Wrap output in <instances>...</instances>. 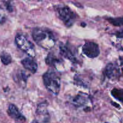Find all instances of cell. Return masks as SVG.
I'll list each match as a JSON object with an SVG mask.
<instances>
[{"label":"cell","instance_id":"obj_2","mask_svg":"<svg viewBox=\"0 0 123 123\" xmlns=\"http://www.w3.org/2000/svg\"><path fill=\"white\" fill-rule=\"evenodd\" d=\"M44 86L47 90L54 95H58L61 87V78L55 71H47L43 75Z\"/></svg>","mask_w":123,"mask_h":123},{"label":"cell","instance_id":"obj_7","mask_svg":"<svg viewBox=\"0 0 123 123\" xmlns=\"http://www.w3.org/2000/svg\"><path fill=\"white\" fill-rule=\"evenodd\" d=\"M60 52L63 57L68 59L72 62H78L76 56L70 48L64 43H61L60 44Z\"/></svg>","mask_w":123,"mask_h":123},{"label":"cell","instance_id":"obj_12","mask_svg":"<svg viewBox=\"0 0 123 123\" xmlns=\"http://www.w3.org/2000/svg\"><path fill=\"white\" fill-rule=\"evenodd\" d=\"M88 101V97L86 95L79 94L73 98L72 103L76 106H82L86 105Z\"/></svg>","mask_w":123,"mask_h":123},{"label":"cell","instance_id":"obj_9","mask_svg":"<svg viewBox=\"0 0 123 123\" xmlns=\"http://www.w3.org/2000/svg\"><path fill=\"white\" fill-rule=\"evenodd\" d=\"M105 73L106 76L108 77L109 79H114L118 76L119 71L114 64L109 63L105 67Z\"/></svg>","mask_w":123,"mask_h":123},{"label":"cell","instance_id":"obj_1","mask_svg":"<svg viewBox=\"0 0 123 123\" xmlns=\"http://www.w3.org/2000/svg\"><path fill=\"white\" fill-rule=\"evenodd\" d=\"M34 41L39 46L45 49H50L55 46L56 40L52 31L48 29L35 28L31 32Z\"/></svg>","mask_w":123,"mask_h":123},{"label":"cell","instance_id":"obj_6","mask_svg":"<svg viewBox=\"0 0 123 123\" xmlns=\"http://www.w3.org/2000/svg\"><path fill=\"white\" fill-rule=\"evenodd\" d=\"M8 115L16 121V123H24L25 122V117L20 113L18 108L13 104H10L7 110Z\"/></svg>","mask_w":123,"mask_h":123},{"label":"cell","instance_id":"obj_14","mask_svg":"<svg viewBox=\"0 0 123 123\" xmlns=\"http://www.w3.org/2000/svg\"><path fill=\"white\" fill-rule=\"evenodd\" d=\"M111 94L113 97H115L116 99L123 103V90L120 89L114 88L112 90Z\"/></svg>","mask_w":123,"mask_h":123},{"label":"cell","instance_id":"obj_11","mask_svg":"<svg viewBox=\"0 0 123 123\" xmlns=\"http://www.w3.org/2000/svg\"><path fill=\"white\" fill-rule=\"evenodd\" d=\"M36 114L38 116L43 117L44 119L48 118L49 117L48 109H47V104L46 103H41L37 106Z\"/></svg>","mask_w":123,"mask_h":123},{"label":"cell","instance_id":"obj_17","mask_svg":"<svg viewBox=\"0 0 123 123\" xmlns=\"http://www.w3.org/2000/svg\"><path fill=\"white\" fill-rule=\"evenodd\" d=\"M2 2L4 3L3 6H4L6 10H7L9 12H12L13 11V7H12V4H10V2H7V1H4V2Z\"/></svg>","mask_w":123,"mask_h":123},{"label":"cell","instance_id":"obj_10","mask_svg":"<svg viewBox=\"0 0 123 123\" xmlns=\"http://www.w3.org/2000/svg\"><path fill=\"white\" fill-rule=\"evenodd\" d=\"M46 62L49 66L56 67L61 63V60L58 58L55 54L50 52L47 55L46 58Z\"/></svg>","mask_w":123,"mask_h":123},{"label":"cell","instance_id":"obj_16","mask_svg":"<svg viewBox=\"0 0 123 123\" xmlns=\"http://www.w3.org/2000/svg\"><path fill=\"white\" fill-rule=\"evenodd\" d=\"M108 20L111 24L115 26H121L123 25V18H110Z\"/></svg>","mask_w":123,"mask_h":123},{"label":"cell","instance_id":"obj_8","mask_svg":"<svg viewBox=\"0 0 123 123\" xmlns=\"http://www.w3.org/2000/svg\"><path fill=\"white\" fill-rule=\"evenodd\" d=\"M21 64L25 69L35 73L37 70V64L31 57H26L21 61Z\"/></svg>","mask_w":123,"mask_h":123},{"label":"cell","instance_id":"obj_3","mask_svg":"<svg viewBox=\"0 0 123 123\" xmlns=\"http://www.w3.org/2000/svg\"><path fill=\"white\" fill-rule=\"evenodd\" d=\"M57 16L67 27H71L76 20V14L68 7L63 4H59L55 7Z\"/></svg>","mask_w":123,"mask_h":123},{"label":"cell","instance_id":"obj_5","mask_svg":"<svg viewBox=\"0 0 123 123\" xmlns=\"http://www.w3.org/2000/svg\"><path fill=\"white\" fill-rule=\"evenodd\" d=\"M82 50L84 55L90 58H95L100 55V50L97 43L87 42L83 45Z\"/></svg>","mask_w":123,"mask_h":123},{"label":"cell","instance_id":"obj_13","mask_svg":"<svg viewBox=\"0 0 123 123\" xmlns=\"http://www.w3.org/2000/svg\"><path fill=\"white\" fill-rule=\"evenodd\" d=\"M1 62L4 65H8L12 62V58L10 54L6 51H3L1 53L0 55Z\"/></svg>","mask_w":123,"mask_h":123},{"label":"cell","instance_id":"obj_15","mask_svg":"<svg viewBox=\"0 0 123 123\" xmlns=\"http://www.w3.org/2000/svg\"><path fill=\"white\" fill-rule=\"evenodd\" d=\"M16 77L18 78V81L19 82H21L22 84H26V81H27L28 76L26 75L25 72L23 70H20V72H18L16 74Z\"/></svg>","mask_w":123,"mask_h":123},{"label":"cell","instance_id":"obj_4","mask_svg":"<svg viewBox=\"0 0 123 123\" xmlns=\"http://www.w3.org/2000/svg\"><path fill=\"white\" fill-rule=\"evenodd\" d=\"M14 42L18 48L28 55L30 57H35L36 51L34 46L25 36L21 34H18L15 37Z\"/></svg>","mask_w":123,"mask_h":123},{"label":"cell","instance_id":"obj_18","mask_svg":"<svg viewBox=\"0 0 123 123\" xmlns=\"http://www.w3.org/2000/svg\"><path fill=\"white\" fill-rule=\"evenodd\" d=\"M6 18L2 14H0V24H3L6 22Z\"/></svg>","mask_w":123,"mask_h":123},{"label":"cell","instance_id":"obj_19","mask_svg":"<svg viewBox=\"0 0 123 123\" xmlns=\"http://www.w3.org/2000/svg\"></svg>","mask_w":123,"mask_h":123}]
</instances>
